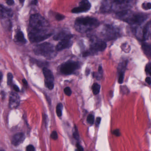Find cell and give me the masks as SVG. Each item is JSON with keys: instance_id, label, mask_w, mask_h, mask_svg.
<instances>
[{"instance_id": "cell-1", "label": "cell", "mask_w": 151, "mask_h": 151, "mask_svg": "<svg viewBox=\"0 0 151 151\" xmlns=\"http://www.w3.org/2000/svg\"><path fill=\"white\" fill-rule=\"evenodd\" d=\"M133 0H102L101 12L107 13L110 11L118 12L128 10Z\"/></svg>"}, {"instance_id": "cell-2", "label": "cell", "mask_w": 151, "mask_h": 151, "mask_svg": "<svg viewBox=\"0 0 151 151\" xmlns=\"http://www.w3.org/2000/svg\"><path fill=\"white\" fill-rule=\"evenodd\" d=\"M99 22L96 18L90 17H80L75 21V28L80 33H85L97 28Z\"/></svg>"}, {"instance_id": "cell-3", "label": "cell", "mask_w": 151, "mask_h": 151, "mask_svg": "<svg viewBox=\"0 0 151 151\" xmlns=\"http://www.w3.org/2000/svg\"><path fill=\"white\" fill-rule=\"evenodd\" d=\"M118 17L122 18L125 22L130 25H139L143 23L147 19L146 15L141 13H130L127 10L116 13Z\"/></svg>"}, {"instance_id": "cell-4", "label": "cell", "mask_w": 151, "mask_h": 151, "mask_svg": "<svg viewBox=\"0 0 151 151\" xmlns=\"http://www.w3.org/2000/svg\"><path fill=\"white\" fill-rule=\"evenodd\" d=\"M55 50L53 45L48 42L37 45L33 49L35 54L44 56L47 59H53L56 56L57 53Z\"/></svg>"}, {"instance_id": "cell-5", "label": "cell", "mask_w": 151, "mask_h": 151, "mask_svg": "<svg viewBox=\"0 0 151 151\" xmlns=\"http://www.w3.org/2000/svg\"><path fill=\"white\" fill-rule=\"evenodd\" d=\"M49 26L47 21L40 14H34L30 17L29 31L48 29Z\"/></svg>"}, {"instance_id": "cell-6", "label": "cell", "mask_w": 151, "mask_h": 151, "mask_svg": "<svg viewBox=\"0 0 151 151\" xmlns=\"http://www.w3.org/2000/svg\"><path fill=\"white\" fill-rule=\"evenodd\" d=\"M53 34L52 31L48 28L40 30L30 31H29L28 37L31 43H37L49 38Z\"/></svg>"}, {"instance_id": "cell-7", "label": "cell", "mask_w": 151, "mask_h": 151, "mask_svg": "<svg viewBox=\"0 0 151 151\" xmlns=\"http://www.w3.org/2000/svg\"><path fill=\"white\" fill-rule=\"evenodd\" d=\"M80 68V64L78 62L70 60L63 63L61 66L60 70L62 73L65 75H70L75 70Z\"/></svg>"}, {"instance_id": "cell-8", "label": "cell", "mask_w": 151, "mask_h": 151, "mask_svg": "<svg viewBox=\"0 0 151 151\" xmlns=\"http://www.w3.org/2000/svg\"><path fill=\"white\" fill-rule=\"evenodd\" d=\"M101 34L104 38L107 40L114 39L119 35V32L115 28L109 25H106L105 26L101 32Z\"/></svg>"}, {"instance_id": "cell-9", "label": "cell", "mask_w": 151, "mask_h": 151, "mask_svg": "<svg viewBox=\"0 0 151 151\" xmlns=\"http://www.w3.org/2000/svg\"><path fill=\"white\" fill-rule=\"evenodd\" d=\"M106 44L102 40L93 41L90 46L89 51L91 54L93 55L99 52H103L106 47Z\"/></svg>"}, {"instance_id": "cell-10", "label": "cell", "mask_w": 151, "mask_h": 151, "mask_svg": "<svg viewBox=\"0 0 151 151\" xmlns=\"http://www.w3.org/2000/svg\"><path fill=\"white\" fill-rule=\"evenodd\" d=\"M91 5L88 0H82L79 3V6L74 8L71 10V13L73 14H79L89 11L91 9Z\"/></svg>"}, {"instance_id": "cell-11", "label": "cell", "mask_w": 151, "mask_h": 151, "mask_svg": "<svg viewBox=\"0 0 151 151\" xmlns=\"http://www.w3.org/2000/svg\"><path fill=\"white\" fill-rule=\"evenodd\" d=\"M72 38L73 37L67 38L60 40L55 47L56 51H60L63 49L70 48L73 44V42L71 40Z\"/></svg>"}, {"instance_id": "cell-12", "label": "cell", "mask_w": 151, "mask_h": 151, "mask_svg": "<svg viewBox=\"0 0 151 151\" xmlns=\"http://www.w3.org/2000/svg\"><path fill=\"white\" fill-rule=\"evenodd\" d=\"M20 103V99L19 95L14 92L10 93L9 97V106L11 109L16 108Z\"/></svg>"}, {"instance_id": "cell-13", "label": "cell", "mask_w": 151, "mask_h": 151, "mask_svg": "<svg viewBox=\"0 0 151 151\" xmlns=\"http://www.w3.org/2000/svg\"><path fill=\"white\" fill-rule=\"evenodd\" d=\"M151 36V21L147 22L143 27L141 32V39L145 40Z\"/></svg>"}, {"instance_id": "cell-14", "label": "cell", "mask_w": 151, "mask_h": 151, "mask_svg": "<svg viewBox=\"0 0 151 151\" xmlns=\"http://www.w3.org/2000/svg\"><path fill=\"white\" fill-rule=\"evenodd\" d=\"M0 9V17L1 19L10 18L13 16V12L11 9L8 8L1 4Z\"/></svg>"}, {"instance_id": "cell-15", "label": "cell", "mask_w": 151, "mask_h": 151, "mask_svg": "<svg viewBox=\"0 0 151 151\" xmlns=\"http://www.w3.org/2000/svg\"><path fill=\"white\" fill-rule=\"evenodd\" d=\"M24 139H25V136L24 133L22 132L16 133L13 136L12 138V144L15 146L19 145L23 142Z\"/></svg>"}, {"instance_id": "cell-16", "label": "cell", "mask_w": 151, "mask_h": 151, "mask_svg": "<svg viewBox=\"0 0 151 151\" xmlns=\"http://www.w3.org/2000/svg\"><path fill=\"white\" fill-rule=\"evenodd\" d=\"M74 36L67 31L63 30L58 32L53 37L54 40H61L69 37H73Z\"/></svg>"}, {"instance_id": "cell-17", "label": "cell", "mask_w": 151, "mask_h": 151, "mask_svg": "<svg viewBox=\"0 0 151 151\" xmlns=\"http://www.w3.org/2000/svg\"><path fill=\"white\" fill-rule=\"evenodd\" d=\"M43 74L45 76V80L46 82H54V77L53 75L52 72L50 70L48 69L47 68H43Z\"/></svg>"}, {"instance_id": "cell-18", "label": "cell", "mask_w": 151, "mask_h": 151, "mask_svg": "<svg viewBox=\"0 0 151 151\" xmlns=\"http://www.w3.org/2000/svg\"><path fill=\"white\" fill-rule=\"evenodd\" d=\"M14 40L15 42L20 44H25L27 42V40L24 37V34L20 30L17 32L15 36Z\"/></svg>"}, {"instance_id": "cell-19", "label": "cell", "mask_w": 151, "mask_h": 151, "mask_svg": "<svg viewBox=\"0 0 151 151\" xmlns=\"http://www.w3.org/2000/svg\"><path fill=\"white\" fill-rule=\"evenodd\" d=\"M141 48L145 55L151 57V45L147 43H143L141 45Z\"/></svg>"}, {"instance_id": "cell-20", "label": "cell", "mask_w": 151, "mask_h": 151, "mask_svg": "<svg viewBox=\"0 0 151 151\" xmlns=\"http://www.w3.org/2000/svg\"><path fill=\"white\" fill-rule=\"evenodd\" d=\"M100 89V85L97 83H94L92 86L93 93L94 95H97L99 93Z\"/></svg>"}, {"instance_id": "cell-21", "label": "cell", "mask_w": 151, "mask_h": 151, "mask_svg": "<svg viewBox=\"0 0 151 151\" xmlns=\"http://www.w3.org/2000/svg\"><path fill=\"white\" fill-rule=\"evenodd\" d=\"M63 106L61 103H59L56 106V114L59 117H60L62 115V110Z\"/></svg>"}, {"instance_id": "cell-22", "label": "cell", "mask_w": 151, "mask_h": 151, "mask_svg": "<svg viewBox=\"0 0 151 151\" xmlns=\"http://www.w3.org/2000/svg\"><path fill=\"white\" fill-rule=\"evenodd\" d=\"M34 63H37V65L39 67H44V66H46L47 65H48V63L47 62L41 61L37 60H32Z\"/></svg>"}, {"instance_id": "cell-23", "label": "cell", "mask_w": 151, "mask_h": 151, "mask_svg": "<svg viewBox=\"0 0 151 151\" xmlns=\"http://www.w3.org/2000/svg\"><path fill=\"white\" fill-rule=\"evenodd\" d=\"M87 122L88 123L91 124H93L94 122V116L92 114H90L87 117Z\"/></svg>"}, {"instance_id": "cell-24", "label": "cell", "mask_w": 151, "mask_h": 151, "mask_svg": "<svg viewBox=\"0 0 151 151\" xmlns=\"http://www.w3.org/2000/svg\"><path fill=\"white\" fill-rule=\"evenodd\" d=\"M124 71L119 72V77H118V82L120 84L123 83L124 78Z\"/></svg>"}, {"instance_id": "cell-25", "label": "cell", "mask_w": 151, "mask_h": 151, "mask_svg": "<svg viewBox=\"0 0 151 151\" xmlns=\"http://www.w3.org/2000/svg\"><path fill=\"white\" fill-rule=\"evenodd\" d=\"M142 7L145 10H149V9H151V3L145 2L142 4Z\"/></svg>"}, {"instance_id": "cell-26", "label": "cell", "mask_w": 151, "mask_h": 151, "mask_svg": "<svg viewBox=\"0 0 151 151\" xmlns=\"http://www.w3.org/2000/svg\"><path fill=\"white\" fill-rule=\"evenodd\" d=\"M45 84L46 86L50 90H52L54 87V82L45 81Z\"/></svg>"}, {"instance_id": "cell-27", "label": "cell", "mask_w": 151, "mask_h": 151, "mask_svg": "<svg viewBox=\"0 0 151 151\" xmlns=\"http://www.w3.org/2000/svg\"><path fill=\"white\" fill-rule=\"evenodd\" d=\"M13 76L11 73H9L7 75V84L8 85H11L13 82Z\"/></svg>"}, {"instance_id": "cell-28", "label": "cell", "mask_w": 151, "mask_h": 151, "mask_svg": "<svg viewBox=\"0 0 151 151\" xmlns=\"http://www.w3.org/2000/svg\"><path fill=\"white\" fill-rule=\"evenodd\" d=\"M145 70L146 72L151 76V62H149L147 64Z\"/></svg>"}, {"instance_id": "cell-29", "label": "cell", "mask_w": 151, "mask_h": 151, "mask_svg": "<svg viewBox=\"0 0 151 151\" xmlns=\"http://www.w3.org/2000/svg\"><path fill=\"white\" fill-rule=\"evenodd\" d=\"M55 19L58 21H60L63 20L65 18V16L63 14H56L55 16Z\"/></svg>"}, {"instance_id": "cell-30", "label": "cell", "mask_w": 151, "mask_h": 151, "mask_svg": "<svg viewBox=\"0 0 151 151\" xmlns=\"http://www.w3.org/2000/svg\"><path fill=\"white\" fill-rule=\"evenodd\" d=\"M73 137L75 139L78 140L79 139V134H78V130L77 128L75 126V131L73 133Z\"/></svg>"}, {"instance_id": "cell-31", "label": "cell", "mask_w": 151, "mask_h": 151, "mask_svg": "<svg viewBox=\"0 0 151 151\" xmlns=\"http://www.w3.org/2000/svg\"><path fill=\"white\" fill-rule=\"evenodd\" d=\"M64 92L65 94L68 96H70L71 95L72 93L71 89L69 87H67L64 89Z\"/></svg>"}, {"instance_id": "cell-32", "label": "cell", "mask_w": 151, "mask_h": 151, "mask_svg": "<svg viewBox=\"0 0 151 151\" xmlns=\"http://www.w3.org/2000/svg\"><path fill=\"white\" fill-rule=\"evenodd\" d=\"M51 137L52 138V139H54V140H56V139H58V134H57V132H56V131H54L53 132H52V134H51Z\"/></svg>"}, {"instance_id": "cell-33", "label": "cell", "mask_w": 151, "mask_h": 151, "mask_svg": "<svg viewBox=\"0 0 151 151\" xmlns=\"http://www.w3.org/2000/svg\"><path fill=\"white\" fill-rule=\"evenodd\" d=\"M26 150L27 151H35V149L33 145H30L27 147Z\"/></svg>"}, {"instance_id": "cell-34", "label": "cell", "mask_w": 151, "mask_h": 151, "mask_svg": "<svg viewBox=\"0 0 151 151\" xmlns=\"http://www.w3.org/2000/svg\"><path fill=\"white\" fill-rule=\"evenodd\" d=\"M113 133L114 135L116 136V137H119V136H120V134H120L121 133H120V130H119V129H118L114 130L113 132Z\"/></svg>"}, {"instance_id": "cell-35", "label": "cell", "mask_w": 151, "mask_h": 151, "mask_svg": "<svg viewBox=\"0 0 151 151\" xmlns=\"http://www.w3.org/2000/svg\"><path fill=\"white\" fill-rule=\"evenodd\" d=\"M5 1L9 6H13L14 4V0H5Z\"/></svg>"}, {"instance_id": "cell-36", "label": "cell", "mask_w": 151, "mask_h": 151, "mask_svg": "<svg viewBox=\"0 0 151 151\" xmlns=\"http://www.w3.org/2000/svg\"><path fill=\"white\" fill-rule=\"evenodd\" d=\"M101 121V118L100 117H97L96 121V125L97 126H99L100 124Z\"/></svg>"}, {"instance_id": "cell-37", "label": "cell", "mask_w": 151, "mask_h": 151, "mask_svg": "<svg viewBox=\"0 0 151 151\" xmlns=\"http://www.w3.org/2000/svg\"><path fill=\"white\" fill-rule=\"evenodd\" d=\"M76 147H77L78 150V151H83V148L82 147V146L80 145L78 143H77V144Z\"/></svg>"}, {"instance_id": "cell-38", "label": "cell", "mask_w": 151, "mask_h": 151, "mask_svg": "<svg viewBox=\"0 0 151 151\" xmlns=\"http://www.w3.org/2000/svg\"><path fill=\"white\" fill-rule=\"evenodd\" d=\"M145 81L149 85H151V79L150 77H147L145 79Z\"/></svg>"}, {"instance_id": "cell-39", "label": "cell", "mask_w": 151, "mask_h": 151, "mask_svg": "<svg viewBox=\"0 0 151 151\" xmlns=\"http://www.w3.org/2000/svg\"><path fill=\"white\" fill-rule=\"evenodd\" d=\"M14 89L16 92L20 91V89H19V87L16 85L14 86Z\"/></svg>"}, {"instance_id": "cell-40", "label": "cell", "mask_w": 151, "mask_h": 151, "mask_svg": "<svg viewBox=\"0 0 151 151\" xmlns=\"http://www.w3.org/2000/svg\"><path fill=\"white\" fill-rule=\"evenodd\" d=\"M38 3V0H32L31 4L32 5H37Z\"/></svg>"}, {"instance_id": "cell-41", "label": "cell", "mask_w": 151, "mask_h": 151, "mask_svg": "<svg viewBox=\"0 0 151 151\" xmlns=\"http://www.w3.org/2000/svg\"><path fill=\"white\" fill-rule=\"evenodd\" d=\"M99 73L101 75H102V68L101 66H100L99 67Z\"/></svg>"}, {"instance_id": "cell-42", "label": "cell", "mask_w": 151, "mask_h": 151, "mask_svg": "<svg viewBox=\"0 0 151 151\" xmlns=\"http://www.w3.org/2000/svg\"><path fill=\"white\" fill-rule=\"evenodd\" d=\"M22 82L24 84V85H25L26 86H28V82H27V81H26L25 79H23Z\"/></svg>"}, {"instance_id": "cell-43", "label": "cell", "mask_w": 151, "mask_h": 151, "mask_svg": "<svg viewBox=\"0 0 151 151\" xmlns=\"http://www.w3.org/2000/svg\"><path fill=\"white\" fill-rule=\"evenodd\" d=\"M90 69H87L86 70V76H88V75L90 74Z\"/></svg>"}, {"instance_id": "cell-44", "label": "cell", "mask_w": 151, "mask_h": 151, "mask_svg": "<svg viewBox=\"0 0 151 151\" xmlns=\"http://www.w3.org/2000/svg\"><path fill=\"white\" fill-rule=\"evenodd\" d=\"M19 1L21 4H22V5H24L25 0H19Z\"/></svg>"}, {"instance_id": "cell-45", "label": "cell", "mask_w": 151, "mask_h": 151, "mask_svg": "<svg viewBox=\"0 0 151 151\" xmlns=\"http://www.w3.org/2000/svg\"><path fill=\"white\" fill-rule=\"evenodd\" d=\"M0 75H1V81L2 80V76H2V74L1 72V73H0Z\"/></svg>"}]
</instances>
